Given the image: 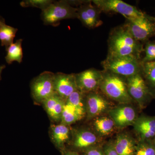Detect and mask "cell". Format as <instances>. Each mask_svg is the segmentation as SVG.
<instances>
[{
	"label": "cell",
	"instance_id": "cell-5",
	"mask_svg": "<svg viewBox=\"0 0 155 155\" xmlns=\"http://www.w3.org/2000/svg\"><path fill=\"white\" fill-rule=\"evenodd\" d=\"M54 73L45 71L35 78L31 83V91L34 101L38 104L54 93Z\"/></svg>",
	"mask_w": 155,
	"mask_h": 155
},
{
	"label": "cell",
	"instance_id": "cell-6",
	"mask_svg": "<svg viewBox=\"0 0 155 155\" xmlns=\"http://www.w3.org/2000/svg\"><path fill=\"white\" fill-rule=\"evenodd\" d=\"M127 91L140 109L145 107L154 96L141 73L127 77Z\"/></svg>",
	"mask_w": 155,
	"mask_h": 155
},
{
	"label": "cell",
	"instance_id": "cell-14",
	"mask_svg": "<svg viewBox=\"0 0 155 155\" xmlns=\"http://www.w3.org/2000/svg\"><path fill=\"white\" fill-rule=\"evenodd\" d=\"M75 74L58 72L54 74V90L58 95L65 100L77 90Z\"/></svg>",
	"mask_w": 155,
	"mask_h": 155
},
{
	"label": "cell",
	"instance_id": "cell-30",
	"mask_svg": "<svg viewBox=\"0 0 155 155\" xmlns=\"http://www.w3.org/2000/svg\"><path fill=\"white\" fill-rule=\"evenodd\" d=\"M61 155H84L82 154H81L79 153L72 150L68 148H66L63 150L61 151Z\"/></svg>",
	"mask_w": 155,
	"mask_h": 155
},
{
	"label": "cell",
	"instance_id": "cell-3",
	"mask_svg": "<svg viewBox=\"0 0 155 155\" xmlns=\"http://www.w3.org/2000/svg\"><path fill=\"white\" fill-rule=\"evenodd\" d=\"M106 71L126 77L141 73L142 64L140 59L133 56H107L102 63Z\"/></svg>",
	"mask_w": 155,
	"mask_h": 155
},
{
	"label": "cell",
	"instance_id": "cell-26",
	"mask_svg": "<svg viewBox=\"0 0 155 155\" xmlns=\"http://www.w3.org/2000/svg\"><path fill=\"white\" fill-rule=\"evenodd\" d=\"M54 1L51 0H25L20 3L23 8L33 7L41 9L43 11L48 8Z\"/></svg>",
	"mask_w": 155,
	"mask_h": 155
},
{
	"label": "cell",
	"instance_id": "cell-29",
	"mask_svg": "<svg viewBox=\"0 0 155 155\" xmlns=\"http://www.w3.org/2000/svg\"><path fill=\"white\" fill-rule=\"evenodd\" d=\"M105 155H119L114 148V143H109L106 144L103 147Z\"/></svg>",
	"mask_w": 155,
	"mask_h": 155
},
{
	"label": "cell",
	"instance_id": "cell-11",
	"mask_svg": "<svg viewBox=\"0 0 155 155\" xmlns=\"http://www.w3.org/2000/svg\"><path fill=\"white\" fill-rule=\"evenodd\" d=\"M77 8V19L85 27L94 28L103 24L100 17L101 11L91 1H83Z\"/></svg>",
	"mask_w": 155,
	"mask_h": 155
},
{
	"label": "cell",
	"instance_id": "cell-2",
	"mask_svg": "<svg viewBox=\"0 0 155 155\" xmlns=\"http://www.w3.org/2000/svg\"><path fill=\"white\" fill-rule=\"evenodd\" d=\"M99 88L104 94L120 104H130L133 100L127 91V84L119 75L106 71Z\"/></svg>",
	"mask_w": 155,
	"mask_h": 155
},
{
	"label": "cell",
	"instance_id": "cell-27",
	"mask_svg": "<svg viewBox=\"0 0 155 155\" xmlns=\"http://www.w3.org/2000/svg\"><path fill=\"white\" fill-rule=\"evenodd\" d=\"M145 56L141 61L142 64L155 61V42L148 41L144 49Z\"/></svg>",
	"mask_w": 155,
	"mask_h": 155
},
{
	"label": "cell",
	"instance_id": "cell-12",
	"mask_svg": "<svg viewBox=\"0 0 155 155\" xmlns=\"http://www.w3.org/2000/svg\"><path fill=\"white\" fill-rule=\"evenodd\" d=\"M85 107L87 120H90L109 111L110 104L102 95L92 92L85 94Z\"/></svg>",
	"mask_w": 155,
	"mask_h": 155
},
{
	"label": "cell",
	"instance_id": "cell-8",
	"mask_svg": "<svg viewBox=\"0 0 155 155\" xmlns=\"http://www.w3.org/2000/svg\"><path fill=\"white\" fill-rule=\"evenodd\" d=\"M92 2L101 12L118 13L124 16L128 21L146 15L145 13L139 11L136 7L121 0H93Z\"/></svg>",
	"mask_w": 155,
	"mask_h": 155
},
{
	"label": "cell",
	"instance_id": "cell-9",
	"mask_svg": "<svg viewBox=\"0 0 155 155\" xmlns=\"http://www.w3.org/2000/svg\"><path fill=\"white\" fill-rule=\"evenodd\" d=\"M99 139L91 130L84 128L72 129L69 150L82 153L90 148L99 146Z\"/></svg>",
	"mask_w": 155,
	"mask_h": 155
},
{
	"label": "cell",
	"instance_id": "cell-32",
	"mask_svg": "<svg viewBox=\"0 0 155 155\" xmlns=\"http://www.w3.org/2000/svg\"><path fill=\"white\" fill-rule=\"evenodd\" d=\"M153 142L155 144V134L154 136V137L153 140Z\"/></svg>",
	"mask_w": 155,
	"mask_h": 155
},
{
	"label": "cell",
	"instance_id": "cell-20",
	"mask_svg": "<svg viewBox=\"0 0 155 155\" xmlns=\"http://www.w3.org/2000/svg\"><path fill=\"white\" fill-rule=\"evenodd\" d=\"M17 31V28L7 25L5 19L0 17V41L2 46L7 49L13 43Z\"/></svg>",
	"mask_w": 155,
	"mask_h": 155
},
{
	"label": "cell",
	"instance_id": "cell-22",
	"mask_svg": "<svg viewBox=\"0 0 155 155\" xmlns=\"http://www.w3.org/2000/svg\"><path fill=\"white\" fill-rule=\"evenodd\" d=\"M22 42V39H19L6 49L7 54L5 58L8 64H11L14 61L19 64L22 62L23 58Z\"/></svg>",
	"mask_w": 155,
	"mask_h": 155
},
{
	"label": "cell",
	"instance_id": "cell-4",
	"mask_svg": "<svg viewBox=\"0 0 155 155\" xmlns=\"http://www.w3.org/2000/svg\"><path fill=\"white\" fill-rule=\"evenodd\" d=\"M41 17L45 25L58 26L64 19H77V8L73 7L69 1H54L42 11Z\"/></svg>",
	"mask_w": 155,
	"mask_h": 155
},
{
	"label": "cell",
	"instance_id": "cell-23",
	"mask_svg": "<svg viewBox=\"0 0 155 155\" xmlns=\"http://www.w3.org/2000/svg\"><path fill=\"white\" fill-rule=\"evenodd\" d=\"M142 75L149 88L155 97V61L142 64Z\"/></svg>",
	"mask_w": 155,
	"mask_h": 155
},
{
	"label": "cell",
	"instance_id": "cell-24",
	"mask_svg": "<svg viewBox=\"0 0 155 155\" xmlns=\"http://www.w3.org/2000/svg\"><path fill=\"white\" fill-rule=\"evenodd\" d=\"M85 96V94L77 90L70 95L65 101L86 116Z\"/></svg>",
	"mask_w": 155,
	"mask_h": 155
},
{
	"label": "cell",
	"instance_id": "cell-28",
	"mask_svg": "<svg viewBox=\"0 0 155 155\" xmlns=\"http://www.w3.org/2000/svg\"><path fill=\"white\" fill-rule=\"evenodd\" d=\"M84 155H105L103 148L99 146L93 147L84 151L82 152Z\"/></svg>",
	"mask_w": 155,
	"mask_h": 155
},
{
	"label": "cell",
	"instance_id": "cell-25",
	"mask_svg": "<svg viewBox=\"0 0 155 155\" xmlns=\"http://www.w3.org/2000/svg\"><path fill=\"white\" fill-rule=\"evenodd\" d=\"M134 155H155V144L152 140L137 143Z\"/></svg>",
	"mask_w": 155,
	"mask_h": 155
},
{
	"label": "cell",
	"instance_id": "cell-16",
	"mask_svg": "<svg viewBox=\"0 0 155 155\" xmlns=\"http://www.w3.org/2000/svg\"><path fill=\"white\" fill-rule=\"evenodd\" d=\"M65 101L54 93L42 103L50 120L54 124L61 123Z\"/></svg>",
	"mask_w": 155,
	"mask_h": 155
},
{
	"label": "cell",
	"instance_id": "cell-7",
	"mask_svg": "<svg viewBox=\"0 0 155 155\" xmlns=\"http://www.w3.org/2000/svg\"><path fill=\"white\" fill-rule=\"evenodd\" d=\"M125 26L133 37L140 42H147L155 35V18L147 14L134 20H127Z\"/></svg>",
	"mask_w": 155,
	"mask_h": 155
},
{
	"label": "cell",
	"instance_id": "cell-1",
	"mask_svg": "<svg viewBox=\"0 0 155 155\" xmlns=\"http://www.w3.org/2000/svg\"><path fill=\"white\" fill-rule=\"evenodd\" d=\"M110 57L133 56L140 59L144 51L143 45L130 34L125 26L114 29L108 40Z\"/></svg>",
	"mask_w": 155,
	"mask_h": 155
},
{
	"label": "cell",
	"instance_id": "cell-18",
	"mask_svg": "<svg viewBox=\"0 0 155 155\" xmlns=\"http://www.w3.org/2000/svg\"><path fill=\"white\" fill-rule=\"evenodd\" d=\"M137 143L127 134L122 133L116 137L114 145L119 155H134Z\"/></svg>",
	"mask_w": 155,
	"mask_h": 155
},
{
	"label": "cell",
	"instance_id": "cell-13",
	"mask_svg": "<svg viewBox=\"0 0 155 155\" xmlns=\"http://www.w3.org/2000/svg\"><path fill=\"white\" fill-rule=\"evenodd\" d=\"M116 128L122 129L133 125L137 118L136 112L130 104H120L108 111Z\"/></svg>",
	"mask_w": 155,
	"mask_h": 155
},
{
	"label": "cell",
	"instance_id": "cell-31",
	"mask_svg": "<svg viewBox=\"0 0 155 155\" xmlns=\"http://www.w3.org/2000/svg\"><path fill=\"white\" fill-rule=\"evenodd\" d=\"M6 66L5 65H0V80L2 79V74L3 70L5 68Z\"/></svg>",
	"mask_w": 155,
	"mask_h": 155
},
{
	"label": "cell",
	"instance_id": "cell-21",
	"mask_svg": "<svg viewBox=\"0 0 155 155\" xmlns=\"http://www.w3.org/2000/svg\"><path fill=\"white\" fill-rule=\"evenodd\" d=\"M85 116L76 108L65 101L61 123L70 126Z\"/></svg>",
	"mask_w": 155,
	"mask_h": 155
},
{
	"label": "cell",
	"instance_id": "cell-10",
	"mask_svg": "<svg viewBox=\"0 0 155 155\" xmlns=\"http://www.w3.org/2000/svg\"><path fill=\"white\" fill-rule=\"evenodd\" d=\"M78 90L86 94L99 88L103 78V72L96 69H87L75 74Z\"/></svg>",
	"mask_w": 155,
	"mask_h": 155
},
{
	"label": "cell",
	"instance_id": "cell-17",
	"mask_svg": "<svg viewBox=\"0 0 155 155\" xmlns=\"http://www.w3.org/2000/svg\"><path fill=\"white\" fill-rule=\"evenodd\" d=\"M140 141L151 140L155 134V116L142 115L137 117L133 125Z\"/></svg>",
	"mask_w": 155,
	"mask_h": 155
},
{
	"label": "cell",
	"instance_id": "cell-19",
	"mask_svg": "<svg viewBox=\"0 0 155 155\" xmlns=\"http://www.w3.org/2000/svg\"><path fill=\"white\" fill-rule=\"evenodd\" d=\"M95 119L94 128L98 134L103 136L109 135L114 132L116 125L110 116H102Z\"/></svg>",
	"mask_w": 155,
	"mask_h": 155
},
{
	"label": "cell",
	"instance_id": "cell-15",
	"mask_svg": "<svg viewBox=\"0 0 155 155\" xmlns=\"http://www.w3.org/2000/svg\"><path fill=\"white\" fill-rule=\"evenodd\" d=\"M72 130L70 126L61 123L50 125L49 134L51 141L60 152L67 148L71 141Z\"/></svg>",
	"mask_w": 155,
	"mask_h": 155
}]
</instances>
